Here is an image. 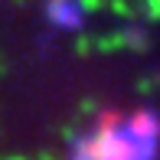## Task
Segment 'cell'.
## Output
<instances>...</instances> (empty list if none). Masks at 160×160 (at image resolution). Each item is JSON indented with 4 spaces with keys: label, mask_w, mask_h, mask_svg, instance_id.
<instances>
[{
    "label": "cell",
    "mask_w": 160,
    "mask_h": 160,
    "mask_svg": "<svg viewBox=\"0 0 160 160\" xmlns=\"http://www.w3.org/2000/svg\"><path fill=\"white\" fill-rule=\"evenodd\" d=\"M46 17L59 30H78L85 23V7L78 0H46Z\"/></svg>",
    "instance_id": "7a4b0ae2"
},
{
    "label": "cell",
    "mask_w": 160,
    "mask_h": 160,
    "mask_svg": "<svg viewBox=\"0 0 160 160\" xmlns=\"http://www.w3.org/2000/svg\"><path fill=\"white\" fill-rule=\"evenodd\" d=\"M160 111L137 108L131 114L105 111L92 134L72 144L69 160H157Z\"/></svg>",
    "instance_id": "6da1fadb"
}]
</instances>
